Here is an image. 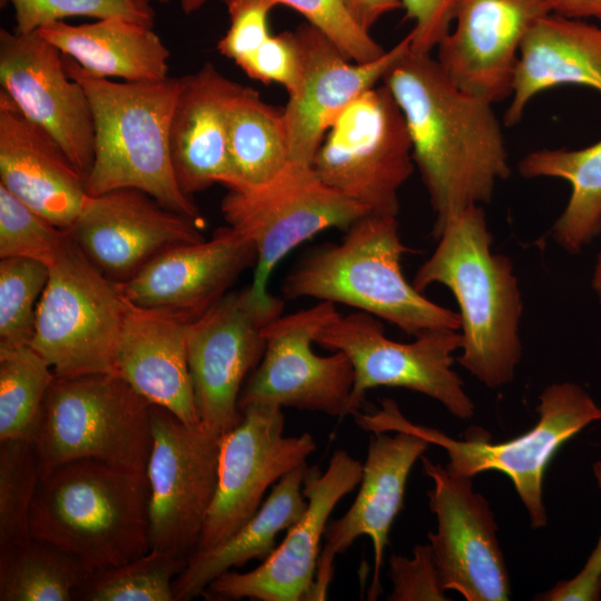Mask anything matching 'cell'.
Returning a JSON list of instances; mask_svg holds the SVG:
<instances>
[{
  "label": "cell",
  "instance_id": "cell-1",
  "mask_svg": "<svg viewBox=\"0 0 601 601\" xmlns=\"http://www.w3.org/2000/svg\"><path fill=\"white\" fill-rule=\"evenodd\" d=\"M382 83L404 116L436 238L463 209L490 203L497 181L510 176L501 125L493 104L457 87L431 53L410 49Z\"/></svg>",
  "mask_w": 601,
  "mask_h": 601
},
{
  "label": "cell",
  "instance_id": "cell-2",
  "mask_svg": "<svg viewBox=\"0 0 601 601\" xmlns=\"http://www.w3.org/2000/svg\"><path fill=\"white\" fill-rule=\"evenodd\" d=\"M436 239L412 284L421 293L433 284L452 292L461 322L462 353L456 361L489 388L509 384L522 356L523 303L513 264L492 252L481 205L451 218Z\"/></svg>",
  "mask_w": 601,
  "mask_h": 601
},
{
  "label": "cell",
  "instance_id": "cell-3",
  "mask_svg": "<svg viewBox=\"0 0 601 601\" xmlns=\"http://www.w3.org/2000/svg\"><path fill=\"white\" fill-rule=\"evenodd\" d=\"M69 76L85 89L93 120V160L86 177L90 196L134 188L200 226L204 218L174 171L169 129L180 78L115 81L86 71L63 55Z\"/></svg>",
  "mask_w": 601,
  "mask_h": 601
},
{
  "label": "cell",
  "instance_id": "cell-4",
  "mask_svg": "<svg viewBox=\"0 0 601 601\" xmlns=\"http://www.w3.org/2000/svg\"><path fill=\"white\" fill-rule=\"evenodd\" d=\"M30 533L76 556L89 573L141 556L151 549L146 471L96 460L58 466L39 480Z\"/></svg>",
  "mask_w": 601,
  "mask_h": 601
},
{
  "label": "cell",
  "instance_id": "cell-5",
  "mask_svg": "<svg viewBox=\"0 0 601 601\" xmlns=\"http://www.w3.org/2000/svg\"><path fill=\"white\" fill-rule=\"evenodd\" d=\"M407 250L397 217L365 215L341 243L318 247L299 260L284 279V297L345 304L415 337L435 329L460 331L459 313L427 299L405 279L401 260Z\"/></svg>",
  "mask_w": 601,
  "mask_h": 601
},
{
  "label": "cell",
  "instance_id": "cell-6",
  "mask_svg": "<svg viewBox=\"0 0 601 601\" xmlns=\"http://www.w3.org/2000/svg\"><path fill=\"white\" fill-rule=\"evenodd\" d=\"M539 420L526 433L501 443H492L480 427L470 428L463 440L452 439L442 431L407 420L392 398L381 402L372 414H354L356 424L365 431H404L444 449L445 466L454 475L474 477L495 471L506 475L524 504L531 525L542 528L548 522L543 503V480L548 465L561 446L593 422L601 421V407L580 385L553 383L539 396Z\"/></svg>",
  "mask_w": 601,
  "mask_h": 601
},
{
  "label": "cell",
  "instance_id": "cell-7",
  "mask_svg": "<svg viewBox=\"0 0 601 601\" xmlns=\"http://www.w3.org/2000/svg\"><path fill=\"white\" fill-rule=\"evenodd\" d=\"M151 408L118 374L55 376L30 435L41 476L75 460L145 472Z\"/></svg>",
  "mask_w": 601,
  "mask_h": 601
},
{
  "label": "cell",
  "instance_id": "cell-8",
  "mask_svg": "<svg viewBox=\"0 0 601 601\" xmlns=\"http://www.w3.org/2000/svg\"><path fill=\"white\" fill-rule=\"evenodd\" d=\"M30 346L56 377L116 373L130 300L71 238L49 267Z\"/></svg>",
  "mask_w": 601,
  "mask_h": 601
},
{
  "label": "cell",
  "instance_id": "cell-9",
  "mask_svg": "<svg viewBox=\"0 0 601 601\" xmlns=\"http://www.w3.org/2000/svg\"><path fill=\"white\" fill-rule=\"evenodd\" d=\"M404 116L387 87L352 101L327 130L312 167L370 214L397 217L398 191L414 169Z\"/></svg>",
  "mask_w": 601,
  "mask_h": 601
},
{
  "label": "cell",
  "instance_id": "cell-10",
  "mask_svg": "<svg viewBox=\"0 0 601 601\" xmlns=\"http://www.w3.org/2000/svg\"><path fill=\"white\" fill-rule=\"evenodd\" d=\"M461 334L435 329L412 343L387 338L377 317L365 312L339 315L316 337L319 346L345 353L355 378L345 414L358 412L366 393L378 386L403 387L440 402L452 415L470 420L475 412L463 381L452 370Z\"/></svg>",
  "mask_w": 601,
  "mask_h": 601
},
{
  "label": "cell",
  "instance_id": "cell-11",
  "mask_svg": "<svg viewBox=\"0 0 601 601\" xmlns=\"http://www.w3.org/2000/svg\"><path fill=\"white\" fill-rule=\"evenodd\" d=\"M227 225L253 242L257 262L249 285L258 295L277 264L294 248L329 228L347 230L368 210L325 184L312 166L290 162L255 188L229 190L220 205Z\"/></svg>",
  "mask_w": 601,
  "mask_h": 601
},
{
  "label": "cell",
  "instance_id": "cell-12",
  "mask_svg": "<svg viewBox=\"0 0 601 601\" xmlns=\"http://www.w3.org/2000/svg\"><path fill=\"white\" fill-rule=\"evenodd\" d=\"M284 300L250 286L227 293L188 326V365L200 426L221 437L242 420V385L266 347L265 326Z\"/></svg>",
  "mask_w": 601,
  "mask_h": 601
},
{
  "label": "cell",
  "instance_id": "cell-13",
  "mask_svg": "<svg viewBox=\"0 0 601 601\" xmlns=\"http://www.w3.org/2000/svg\"><path fill=\"white\" fill-rule=\"evenodd\" d=\"M341 314L331 302L280 315L264 328V355L242 388L239 411L250 405H275L346 416L354 385L349 357L336 351L319 356L317 335Z\"/></svg>",
  "mask_w": 601,
  "mask_h": 601
},
{
  "label": "cell",
  "instance_id": "cell-14",
  "mask_svg": "<svg viewBox=\"0 0 601 601\" xmlns=\"http://www.w3.org/2000/svg\"><path fill=\"white\" fill-rule=\"evenodd\" d=\"M149 482L151 549L188 559L197 549L213 501L220 439L152 405Z\"/></svg>",
  "mask_w": 601,
  "mask_h": 601
},
{
  "label": "cell",
  "instance_id": "cell-15",
  "mask_svg": "<svg viewBox=\"0 0 601 601\" xmlns=\"http://www.w3.org/2000/svg\"><path fill=\"white\" fill-rule=\"evenodd\" d=\"M219 444L217 484L196 551L214 548L239 530L260 508L265 492L316 450L311 433L287 436L275 405H250ZM195 551V552H196Z\"/></svg>",
  "mask_w": 601,
  "mask_h": 601
},
{
  "label": "cell",
  "instance_id": "cell-16",
  "mask_svg": "<svg viewBox=\"0 0 601 601\" xmlns=\"http://www.w3.org/2000/svg\"><path fill=\"white\" fill-rule=\"evenodd\" d=\"M362 475L363 463L345 450L333 453L324 472L318 466L307 467L303 483L307 509L282 543L254 570L224 572L201 595L215 601H311L329 515L361 483Z\"/></svg>",
  "mask_w": 601,
  "mask_h": 601
},
{
  "label": "cell",
  "instance_id": "cell-17",
  "mask_svg": "<svg viewBox=\"0 0 601 601\" xmlns=\"http://www.w3.org/2000/svg\"><path fill=\"white\" fill-rule=\"evenodd\" d=\"M421 460L433 481L428 497L437 528L428 533V544L443 589L466 601L509 600L510 577L489 502L474 491L472 477Z\"/></svg>",
  "mask_w": 601,
  "mask_h": 601
},
{
  "label": "cell",
  "instance_id": "cell-18",
  "mask_svg": "<svg viewBox=\"0 0 601 601\" xmlns=\"http://www.w3.org/2000/svg\"><path fill=\"white\" fill-rule=\"evenodd\" d=\"M0 83L87 177L93 160L92 112L83 87L67 72L62 52L37 31L1 29Z\"/></svg>",
  "mask_w": 601,
  "mask_h": 601
},
{
  "label": "cell",
  "instance_id": "cell-19",
  "mask_svg": "<svg viewBox=\"0 0 601 601\" xmlns=\"http://www.w3.org/2000/svg\"><path fill=\"white\" fill-rule=\"evenodd\" d=\"M300 69L283 108L290 162L312 166L329 127L366 90L383 80L391 67L411 49L406 35L382 57L354 62L308 22L295 31Z\"/></svg>",
  "mask_w": 601,
  "mask_h": 601
},
{
  "label": "cell",
  "instance_id": "cell-20",
  "mask_svg": "<svg viewBox=\"0 0 601 601\" xmlns=\"http://www.w3.org/2000/svg\"><path fill=\"white\" fill-rule=\"evenodd\" d=\"M430 445L425 439L410 432L372 433L359 491L346 513L327 523L311 600L327 599L336 556L362 535L371 539L374 555L368 600L377 599L382 592L381 570L392 524L403 509L411 470Z\"/></svg>",
  "mask_w": 601,
  "mask_h": 601
},
{
  "label": "cell",
  "instance_id": "cell-21",
  "mask_svg": "<svg viewBox=\"0 0 601 601\" xmlns=\"http://www.w3.org/2000/svg\"><path fill=\"white\" fill-rule=\"evenodd\" d=\"M200 228L146 193L124 188L89 195L69 233L99 270L122 283L162 250L204 240Z\"/></svg>",
  "mask_w": 601,
  "mask_h": 601
},
{
  "label": "cell",
  "instance_id": "cell-22",
  "mask_svg": "<svg viewBox=\"0 0 601 601\" xmlns=\"http://www.w3.org/2000/svg\"><path fill=\"white\" fill-rule=\"evenodd\" d=\"M549 13V0H457L436 60L457 87L500 102L511 97L524 37Z\"/></svg>",
  "mask_w": 601,
  "mask_h": 601
},
{
  "label": "cell",
  "instance_id": "cell-23",
  "mask_svg": "<svg viewBox=\"0 0 601 601\" xmlns=\"http://www.w3.org/2000/svg\"><path fill=\"white\" fill-rule=\"evenodd\" d=\"M256 262L253 242L227 225L208 240L162 250L120 286L137 306L194 321L224 297Z\"/></svg>",
  "mask_w": 601,
  "mask_h": 601
},
{
  "label": "cell",
  "instance_id": "cell-24",
  "mask_svg": "<svg viewBox=\"0 0 601 601\" xmlns=\"http://www.w3.org/2000/svg\"><path fill=\"white\" fill-rule=\"evenodd\" d=\"M0 185L61 229L72 227L89 195L86 176L45 129L0 90Z\"/></svg>",
  "mask_w": 601,
  "mask_h": 601
},
{
  "label": "cell",
  "instance_id": "cell-25",
  "mask_svg": "<svg viewBox=\"0 0 601 601\" xmlns=\"http://www.w3.org/2000/svg\"><path fill=\"white\" fill-rule=\"evenodd\" d=\"M191 321L173 312L130 302L116 361V373L152 405L183 423L199 426L188 365Z\"/></svg>",
  "mask_w": 601,
  "mask_h": 601
},
{
  "label": "cell",
  "instance_id": "cell-26",
  "mask_svg": "<svg viewBox=\"0 0 601 601\" xmlns=\"http://www.w3.org/2000/svg\"><path fill=\"white\" fill-rule=\"evenodd\" d=\"M239 86L211 62L180 77L169 148L178 185L189 197L229 184L228 110Z\"/></svg>",
  "mask_w": 601,
  "mask_h": 601
},
{
  "label": "cell",
  "instance_id": "cell-27",
  "mask_svg": "<svg viewBox=\"0 0 601 601\" xmlns=\"http://www.w3.org/2000/svg\"><path fill=\"white\" fill-rule=\"evenodd\" d=\"M565 85L601 93V28L551 12L521 43L505 125H516L536 95Z\"/></svg>",
  "mask_w": 601,
  "mask_h": 601
},
{
  "label": "cell",
  "instance_id": "cell-28",
  "mask_svg": "<svg viewBox=\"0 0 601 601\" xmlns=\"http://www.w3.org/2000/svg\"><path fill=\"white\" fill-rule=\"evenodd\" d=\"M37 32L97 77L131 82L168 78L170 53L152 27L106 18L83 24L56 21Z\"/></svg>",
  "mask_w": 601,
  "mask_h": 601
},
{
  "label": "cell",
  "instance_id": "cell-29",
  "mask_svg": "<svg viewBox=\"0 0 601 601\" xmlns=\"http://www.w3.org/2000/svg\"><path fill=\"white\" fill-rule=\"evenodd\" d=\"M307 467L304 464L282 477L258 511L233 535L188 558L173 583L175 601H189L201 595L224 572L254 559L264 561L273 552L278 533L293 526L307 509L303 494Z\"/></svg>",
  "mask_w": 601,
  "mask_h": 601
},
{
  "label": "cell",
  "instance_id": "cell-30",
  "mask_svg": "<svg viewBox=\"0 0 601 601\" xmlns=\"http://www.w3.org/2000/svg\"><path fill=\"white\" fill-rule=\"evenodd\" d=\"M524 178L566 180L571 195L551 235L571 254L580 253L601 234V140L581 149H539L519 162Z\"/></svg>",
  "mask_w": 601,
  "mask_h": 601
},
{
  "label": "cell",
  "instance_id": "cell-31",
  "mask_svg": "<svg viewBox=\"0 0 601 601\" xmlns=\"http://www.w3.org/2000/svg\"><path fill=\"white\" fill-rule=\"evenodd\" d=\"M290 164L283 109L239 86L228 110L229 190H246L277 177Z\"/></svg>",
  "mask_w": 601,
  "mask_h": 601
},
{
  "label": "cell",
  "instance_id": "cell-32",
  "mask_svg": "<svg viewBox=\"0 0 601 601\" xmlns=\"http://www.w3.org/2000/svg\"><path fill=\"white\" fill-rule=\"evenodd\" d=\"M88 574L76 556L32 538L0 553V601H71Z\"/></svg>",
  "mask_w": 601,
  "mask_h": 601
},
{
  "label": "cell",
  "instance_id": "cell-33",
  "mask_svg": "<svg viewBox=\"0 0 601 601\" xmlns=\"http://www.w3.org/2000/svg\"><path fill=\"white\" fill-rule=\"evenodd\" d=\"M188 559L150 549L141 556L88 574L77 601H175L173 583Z\"/></svg>",
  "mask_w": 601,
  "mask_h": 601
},
{
  "label": "cell",
  "instance_id": "cell-34",
  "mask_svg": "<svg viewBox=\"0 0 601 601\" xmlns=\"http://www.w3.org/2000/svg\"><path fill=\"white\" fill-rule=\"evenodd\" d=\"M53 378L31 346L0 352V441L31 435Z\"/></svg>",
  "mask_w": 601,
  "mask_h": 601
},
{
  "label": "cell",
  "instance_id": "cell-35",
  "mask_svg": "<svg viewBox=\"0 0 601 601\" xmlns=\"http://www.w3.org/2000/svg\"><path fill=\"white\" fill-rule=\"evenodd\" d=\"M40 477L30 436L0 441V553L32 539L30 513Z\"/></svg>",
  "mask_w": 601,
  "mask_h": 601
},
{
  "label": "cell",
  "instance_id": "cell-36",
  "mask_svg": "<svg viewBox=\"0 0 601 601\" xmlns=\"http://www.w3.org/2000/svg\"><path fill=\"white\" fill-rule=\"evenodd\" d=\"M49 274V267L37 260L1 258L0 352L30 346L38 302Z\"/></svg>",
  "mask_w": 601,
  "mask_h": 601
},
{
  "label": "cell",
  "instance_id": "cell-37",
  "mask_svg": "<svg viewBox=\"0 0 601 601\" xmlns=\"http://www.w3.org/2000/svg\"><path fill=\"white\" fill-rule=\"evenodd\" d=\"M61 229L0 185V258L20 257L48 267L69 240Z\"/></svg>",
  "mask_w": 601,
  "mask_h": 601
},
{
  "label": "cell",
  "instance_id": "cell-38",
  "mask_svg": "<svg viewBox=\"0 0 601 601\" xmlns=\"http://www.w3.org/2000/svg\"><path fill=\"white\" fill-rule=\"evenodd\" d=\"M11 3L17 32L30 33L69 17L122 18L154 28L155 12L148 0H0Z\"/></svg>",
  "mask_w": 601,
  "mask_h": 601
},
{
  "label": "cell",
  "instance_id": "cell-39",
  "mask_svg": "<svg viewBox=\"0 0 601 601\" xmlns=\"http://www.w3.org/2000/svg\"><path fill=\"white\" fill-rule=\"evenodd\" d=\"M226 7L239 0H221ZM303 14L308 23L324 33L354 62L378 59L387 50L371 33L357 24L343 0H268Z\"/></svg>",
  "mask_w": 601,
  "mask_h": 601
},
{
  "label": "cell",
  "instance_id": "cell-40",
  "mask_svg": "<svg viewBox=\"0 0 601 601\" xmlns=\"http://www.w3.org/2000/svg\"><path fill=\"white\" fill-rule=\"evenodd\" d=\"M388 573L393 583L390 601L449 600L428 543L417 544L412 558L392 554Z\"/></svg>",
  "mask_w": 601,
  "mask_h": 601
},
{
  "label": "cell",
  "instance_id": "cell-41",
  "mask_svg": "<svg viewBox=\"0 0 601 601\" xmlns=\"http://www.w3.org/2000/svg\"><path fill=\"white\" fill-rule=\"evenodd\" d=\"M275 7L268 0H239L227 7L230 24L217 50L238 67L252 57L272 35L268 16Z\"/></svg>",
  "mask_w": 601,
  "mask_h": 601
},
{
  "label": "cell",
  "instance_id": "cell-42",
  "mask_svg": "<svg viewBox=\"0 0 601 601\" xmlns=\"http://www.w3.org/2000/svg\"><path fill=\"white\" fill-rule=\"evenodd\" d=\"M239 68L252 79L265 85L277 83L290 92L300 69L299 48L294 31L270 35L259 49Z\"/></svg>",
  "mask_w": 601,
  "mask_h": 601
},
{
  "label": "cell",
  "instance_id": "cell-43",
  "mask_svg": "<svg viewBox=\"0 0 601 601\" xmlns=\"http://www.w3.org/2000/svg\"><path fill=\"white\" fill-rule=\"evenodd\" d=\"M457 0H401L406 17L413 20L411 51L431 53L450 32Z\"/></svg>",
  "mask_w": 601,
  "mask_h": 601
},
{
  "label": "cell",
  "instance_id": "cell-44",
  "mask_svg": "<svg viewBox=\"0 0 601 601\" xmlns=\"http://www.w3.org/2000/svg\"><path fill=\"white\" fill-rule=\"evenodd\" d=\"M535 599L542 601H598L601 599V573L583 565L573 578L559 581Z\"/></svg>",
  "mask_w": 601,
  "mask_h": 601
},
{
  "label": "cell",
  "instance_id": "cell-45",
  "mask_svg": "<svg viewBox=\"0 0 601 601\" xmlns=\"http://www.w3.org/2000/svg\"><path fill=\"white\" fill-rule=\"evenodd\" d=\"M359 27L368 31L385 14L402 8L401 0H343Z\"/></svg>",
  "mask_w": 601,
  "mask_h": 601
},
{
  "label": "cell",
  "instance_id": "cell-46",
  "mask_svg": "<svg viewBox=\"0 0 601 601\" xmlns=\"http://www.w3.org/2000/svg\"><path fill=\"white\" fill-rule=\"evenodd\" d=\"M551 12L573 19L601 20V0H549Z\"/></svg>",
  "mask_w": 601,
  "mask_h": 601
},
{
  "label": "cell",
  "instance_id": "cell-47",
  "mask_svg": "<svg viewBox=\"0 0 601 601\" xmlns=\"http://www.w3.org/2000/svg\"><path fill=\"white\" fill-rule=\"evenodd\" d=\"M593 475L595 477L598 487L601 492V461H595L592 465ZM584 566L593 571L601 573V534L598 540L595 548L592 550L591 554L588 556Z\"/></svg>",
  "mask_w": 601,
  "mask_h": 601
},
{
  "label": "cell",
  "instance_id": "cell-48",
  "mask_svg": "<svg viewBox=\"0 0 601 601\" xmlns=\"http://www.w3.org/2000/svg\"><path fill=\"white\" fill-rule=\"evenodd\" d=\"M592 288L601 304V250L599 252L597 256V260L594 264V269L592 274Z\"/></svg>",
  "mask_w": 601,
  "mask_h": 601
},
{
  "label": "cell",
  "instance_id": "cell-49",
  "mask_svg": "<svg viewBox=\"0 0 601 601\" xmlns=\"http://www.w3.org/2000/svg\"><path fill=\"white\" fill-rule=\"evenodd\" d=\"M207 0H179L181 10L190 14L200 9Z\"/></svg>",
  "mask_w": 601,
  "mask_h": 601
},
{
  "label": "cell",
  "instance_id": "cell-50",
  "mask_svg": "<svg viewBox=\"0 0 601 601\" xmlns=\"http://www.w3.org/2000/svg\"><path fill=\"white\" fill-rule=\"evenodd\" d=\"M148 1H150V2H151V1H157V2H160V3H166V2H168L169 0H148Z\"/></svg>",
  "mask_w": 601,
  "mask_h": 601
}]
</instances>
